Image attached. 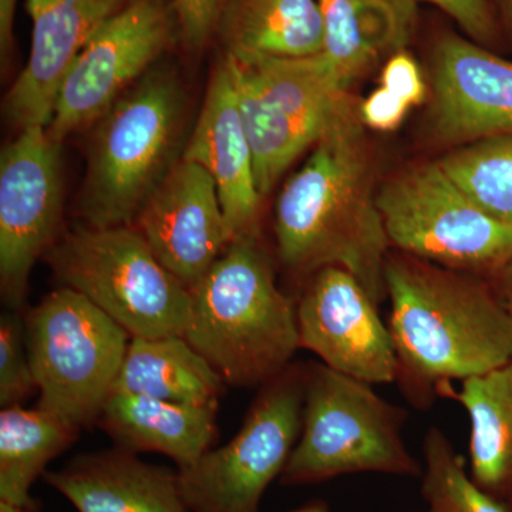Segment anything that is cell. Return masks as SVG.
<instances>
[{
	"mask_svg": "<svg viewBox=\"0 0 512 512\" xmlns=\"http://www.w3.org/2000/svg\"><path fill=\"white\" fill-rule=\"evenodd\" d=\"M384 282L400 389L429 409L441 384L484 375L512 359V315L480 276L389 252Z\"/></svg>",
	"mask_w": 512,
	"mask_h": 512,
	"instance_id": "1",
	"label": "cell"
},
{
	"mask_svg": "<svg viewBox=\"0 0 512 512\" xmlns=\"http://www.w3.org/2000/svg\"><path fill=\"white\" fill-rule=\"evenodd\" d=\"M360 109L330 128L275 205L279 261L292 274L326 266L355 275L373 301L387 299L384 262L389 237L377 205Z\"/></svg>",
	"mask_w": 512,
	"mask_h": 512,
	"instance_id": "2",
	"label": "cell"
},
{
	"mask_svg": "<svg viewBox=\"0 0 512 512\" xmlns=\"http://www.w3.org/2000/svg\"><path fill=\"white\" fill-rule=\"evenodd\" d=\"M191 296L184 338L225 383L261 387L292 365L301 349L298 299L276 285L258 235L232 241Z\"/></svg>",
	"mask_w": 512,
	"mask_h": 512,
	"instance_id": "3",
	"label": "cell"
},
{
	"mask_svg": "<svg viewBox=\"0 0 512 512\" xmlns=\"http://www.w3.org/2000/svg\"><path fill=\"white\" fill-rule=\"evenodd\" d=\"M185 99L173 74L148 72L94 128L80 197L86 227H131L178 161Z\"/></svg>",
	"mask_w": 512,
	"mask_h": 512,
	"instance_id": "4",
	"label": "cell"
},
{
	"mask_svg": "<svg viewBox=\"0 0 512 512\" xmlns=\"http://www.w3.org/2000/svg\"><path fill=\"white\" fill-rule=\"evenodd\" d=\"M406 419L402 407L382 399L372 384L309 363L302 433L282 483L315 484L356 473L423 476L402 437Z\"/></svg>",
	"mask_w": 512,
	"mask_h": 512,
	"instance_id": "5",
	"label": "cell"
},
{
	"mask_svg": "<svg viewBox=\"0 0 512 512\" xmlns=\"http://www.w3.org/2000/svg\"><path fill=\"white\" fill-rule=\"evenodd\" d=\"M45 258L63 286L86 296L131 338L184 336L191 291L136 228L77 227Z\"/></svg>",
	"mask_w": 512,
	"mask_h": 512,
	"instance_id": "6",
	"label": "cell"
},
{
	"mask_svg": "<svg viewBox=\"0 0 512 512\" xmlns=\"http://www.w3.org/2000/svg\"><path fill=\"white\" fill-rule=\"evenodd\" d=\"M225 56L264 200L306 148L360 106L320 53L299 59Z\"/></svg>",
	"mask_w": 512,
	"mask_h": 512,
	"instance_id": "7",
	"label": "cell"
},
{
	"mask_svg": "<svg viewBox=\"0 0 512 512\" xmlns=\"http://www.w3.org/2000/svg\"><path fill=\"white\" fill-rule=\"evenodd\" d=\"M25 328L37 407L79 430L97 424L126 356L127 330L66 286L28 312Z\"/></svg>",
	"mask_w": 512,
	"mask_h": 512,
	"instance_id": "8",
	"label": "cell"
},
{
	"mask_svg": "<svg viewBox=\"0 0 512 512\" xmlns=\"http://www.w3.org/2000/svg\"><path fill=\"white\" fill-rule=\"evenodd\" d=\"M390 245L493 282L512 254V227L471 200L439 161L413 165L377 191Z\"/></svg>",
	"mask_w": 512,
	"mask_h": 512,
	"instance_id": "9",
	"label": "cell"
},
{
	"mask_svg": "<svg viewBox=\"0 0 512 512\" xmlns=\"http://www.w3.org/2000/svg\"><path fill=\"white\" fill-rule=\"evenodd\" d=\"M306 365L292 363L259 387L237 436L178 470L190 512H258L266 488L284 473L302 433Z\"/></svg>",
	"mask_w": 512,
	"mask_h": 512,
	"instance_id": "10",
	"label": "cell"
},
{
	"mask_svg": "<svg viewBox=\"0 0 512 512\" xmlns=\"http://www.w3.org/2000/svg\"><path fill=\"white\" fill-rule=\"evenodd\" d=\"M173 39L163 0H134L84 47L57 94L47 133L62 144L73 131L99 121L124 92L146 76Z\"/></svg>",
	"mask_w": 512,
	"mask_h": 512,
	"instance_id": "11",
	"label": "cell"
},
{
	"mask_svg": "<svg viewBox=\"0 0 512 512\" xmlns=\"http://www.w3.org/2000/svg\"><path fill=\"white\" fill-rule=\"evenodd\" d=\"M60 146L45 126L22 128L0 156V279L19 306L37 259L53 247L63 210Z\"/></svg>",
	"mask_w": 512,
	"mask_h": 512,
	"instance_id": "12",
	"label": "cell"
},
{
	"mask_svg": "<svg viewBox=\"0 0 512 512\" xmlns=\"http://www.w3.org/2000/svg\"><path fill=\"white\" fill-rule=\"evenodd\" d=\"M377 308L355 275L340 266L319 269L296 303L299 345L360 382H396L392 333Z\"/></svg>",
	"mask_w": 512,
	"mask_h": 512,
	"instance_id": "13",
	"label": "cell"
},
{
	"mask_svg": "<svg viewBox=\"0 0 512 512\" xmlns=\"http://www.w3.org/2000/svg\"><path fill=\"white\" fill-rule=\"evenodd\" d=\"M136 229L188 289L231 244L217 185L201 165L178 160L138 212Z\"/></svg>",
	"mask_w": 512,
	"mask_h": 512,
	"instance_id": "14",
	"label": "cell"
},
{
	"mask_svg": "<svg viewBox=\"0 0 512 512\" xmlns=\"http://www.w3.org/2000/svg\"><path fill=\"white\" fill-rule=\"evenodd\" d=\"M431 130L470 144L512 131V62L471 40L444 36L434 52Z\"/></svg>",
	"mask_w": 512,
	"mask_h": 512,
	"instance_id": "15",
	"label": "cell"
},
{
	"mask_svg": "<svg viewBox=\"0 0 512 512\" xmlns=\"http://www.w3.org/2000/svg\"><path fill=\"white\" fill-rule=\"evenodd\" d=\"M134 0H28L32 49L5 99L22 128L49 126L57 94L73 63L97 33Z\"/></svg>",
	"mask_w": 512,
	"mask_h": 512,
	"instance_id": "16",
	"label": "cell"
},
{
	"mask_svg": "<svg viewBox=\"0 0 512 512\" xmlns=\"http://www.w3.org/2000/svg\"><path fill=\"white\" fill-rule=\"evenodd\" d=\"M181 158L201 165L215 181L232 241L258 235L262 197L227 56L212 73L200 117Z\"/></svg>",
	"mask_w": 512,
	"mask_h": 512,
	"instance_id": "17",
	"label": "cell"
},
{
	"mask_svg": "<svg viewBox=\"0 0 512 512\" xmlns=\"http://www.w3.org/2000/svg\"><path fill=\"white\" fill-rule=\"evenodd\" d=\"M43 477L79 512H190L178 470L146 463L117 447L80 454Z\"/></svg>",
	"mask_w": 512,
	"mask_h": 512,
	"instance_id": "18",
	"label": "cell"
},
{
	"mask_svg": "<svg viewBox=\"0 0 512 512\" xmlns=\"http://www.w3.org/2000/svg\"><path fill=\"white\" fill-rule=\"evenodd\" d=\"M217 406H191L113 390L97 424L117 448L138 454L154 451L187 468L217 440Z\"/></svg>",
	"mask_w": 512,
	"mask_h": 512,
	"instance_id": "19",
	"label": "cell"
},
{
	"mask_svg": "<svg viewBox=\"0 0 512 512\" xmlns=\"http://www.w3.org/2000/svg\"><path fill=\"white\" fill-rule=\"evenodd\" d=\"M323 49L346 86L384 56L402 52L416 25V0H319Z\"/></svg>",
	"mask_w": 512,
	"mask_h": 512,
	"instance_id": "20",
	"label": "cell"
},
{
	"mask_svg": "<svg viewBox=\"0 0 512 512\" xmlns=\"http://www.w3.org/2000/svg\"><path fill=\"white\" fill-rule=\"evenodd\" d=\"M217 30L239 60L299 59L323 49L319 0H229Z\"/></svg>",
	"mask_w": 512,
	"mask_h": 512,
	"instance_id": "21",
	"label": "cell"
},
{
	"mask_svg": "<svg viewBox=\"0 0 512 512\" xmlns=\"http://www.w3.org/2000/svg\"><path fill=\"white\" fill-rule=\"evenodd\" d=\"M437 397L460 403L470 416L471 478L494 497L512 501V359L463 380L461 389L441 384Z\"/></svg>",
	"mask_w": 512,
	"mask_h": 512,
	"instance_id": "22",
	"label": "cell"
},
{
	"mask_svg": "<svg viewBox=\"0 0 512 512\" xmlns=\"http://www.w3.org/2000/svg\"><path fill=\"white\" fill-rule=\"evenodd\" d=\"M225 384L184 336H167L131 338L113 390L170 403L218 407Z\"/></svg>",
	"mask_w": 512,
	"mask_h": 512,
	"instance_id": "23",
	"label": "cell"
},
{
	"mask_svg": "<svg viewBox=\"0 0 512 512\" xmlns=\"http://www.w3.org/2000/svg\"><path fill=\"white\" fill-rule=\"evenodd\" d=\"M79 429L45 409L5 407L0 412V503L32 512V485L50 461L72 446Z\"/></svg>",
	"mask_w": 512,
	"mask_h": 512,
	"instance_id": "24",
	"label": "cell"
},
{
	"mask_svg": "<svg viewBox=\"0 0 512 512\" xmlns=\"http://www.w3.org/2000/svg\"><path fill=\"white\" fill-rule=\"evenodd\" d=\"M439 163L481 210L512 227V131L464 144Z\"/></svg>",
	"mask_w": 512,
	"mask_h": 512,
	"instance_id": "25",
	"label": "cell"
},
{
	"mask_svg": "<svg viewBox=\"0 0 512 512\" xmlns=\"http://www.w3.org/2000/svg\"><path fill=\"white\" fill-rule=\"evenodd\" d=\"M421 493L434 512H512L500 498L483 490L468 476L446 434L431 427L423 443Z\"/></svg>",
	"mask_w": 512,
	"mask_h": 512,
	"instance_id": "26",
	"label": "cell"
},
{
	"mask_svg": "<svg viewBox=\"0 0 512 512\" xmlns=\"http://www.w3.org/2000/svg\"><path fill=\"white\" fill-rule=\"evenodd\" d=\"M37 392L26 343L25 319L6 313L0 319V406H22Z\"/></svg>",
	"mask_w": 512,
	"mask_h": 512,
	"instance_id": "27",
	"label": "cell"
},
{
	"mask_svg": "<svg viewBox=\"0 0 512 512\" xmlns=\"http://www.w3.org/2000/svg\"><path fill=\"white\" fill-rule=\"evenodd\" d=\"M417 2V0H416ZM456 20L478 45H494L501 36L490 0H423Z\"/></svg>",
	"mask_w": 512,
	"mask_h": 512,
	"instance_id": "28",
	"label": "cell"
},
{
	"mask_svg": "<svg viewBox=\"0 0 512 512\" xmlns=\"http://www.w3.org/2000/svg\"><path fill=\"white\" fill-rule=\"evenodd\" d=\"M229 0H175L174 10L187 47L201 49L208 42Z\"/></svg>",
	"mask_w": 512,
	"mask_h": 512,
	"instance_id": "29",
	"label": "cell"
},
{
	"mask_svg": "<svg viewBox=\"0 0 512 512\" xmlns=\"http://www.w3.org/2000/svg\"><path fill=\"white\" fill-rule=\"evenodd\" d=\"M382 87L410 107L423 103L426 97V84L421 76L419 64L404 50L394 53L384 64Z\"/></svg>",
	"mask_w": 512,
	"mask_h": 512,
	"instance_id": "30",
	"label": "cell"
},
{
	"mask_svg": "<svg viewBox=\"0 0 512 512\" xmlns=\"http://www.w3.org/2000/svg\"><path fill=\"white\" fill-rule=\"evenodd\" d=\"M409 109V104L384 87H379L360 104V119L375 130L393 131L406 119Z\"/></svg>",
	"mask_w": 512,
	"mask_h": 512,
	"instance_id": "31",
	"label": "cell"
},
{
	"mask_svg": "<svg viewBox=\"0 0 512 512\" xmlns=\"http://www.w3.org/2000/svg\"><path fill=\"white\" fill-rule=\"evenodd\" d=\"M18 0H0V55L3 63L13 46V20Z\"/></svg>",
	"mask_w": 512,
	"mask_h": 512,
	"instance_id": "32",
	"label": "cell"
},
{
	"mask_svg": "<svg viewBox=\"0 0 512 512\" xmlns=\"http://www.w3.org/2000/svg\"><path fill=\"white\" fill-rule=\"evenodd\" d=\"M493 284L495 292H497L498 298L504 303L505 308L512 315V254L505 264L503 271L497 275L494 279Z\"/></svg>",
	"mask_w": 512,
	"mask_h": 512,
	"instance_id": "33",
	"label": "cell"
},
{
	"mask_svg": "<svg viewBox=\"0 0 512 512\" xmlns=\"http://www.w3.org/2000/svg\"><path fill=\"white\" fill-rule=\"evenodd\" d=\"M491 6L500 26L501 36L512 47V0H491Z\"/></svg>",
	"mask_w": 512,
	"mask_h": 512,
	"instance_id": "34",
	"label": "cell"
},
{
	"mask_svg": "<svg viewBox=\"0 0 512 512\" xmlns=\"http://www.w3.org/2000/svg\"><path fill=\"white\" fill-rule=\"evenodd\" d=\"M291 512H329L328 504L323 503V501H313V503H309L308 505H303V507L298 508V510ZM424 512H434L433 510H427Z\"/></svg>",
	"mask_w": 512,
	"mask_h": 512,
	"instance_id": "35",
	"label": "cell"
},
{
	"mask_svg": "<svg viewBox=\"0 0 512 512\" xmlns=\"http://www.w3.org/2000/svg\"><path fill=\"white\" fill-rule=\"evenodd\" d=\"M0 512H32L6 503H0Z\"/></svg>",
	"mask_w": 512,
	"mask_h": 512,
	"instance_id": "36",
	"label": "cell"
}]
</instances>
